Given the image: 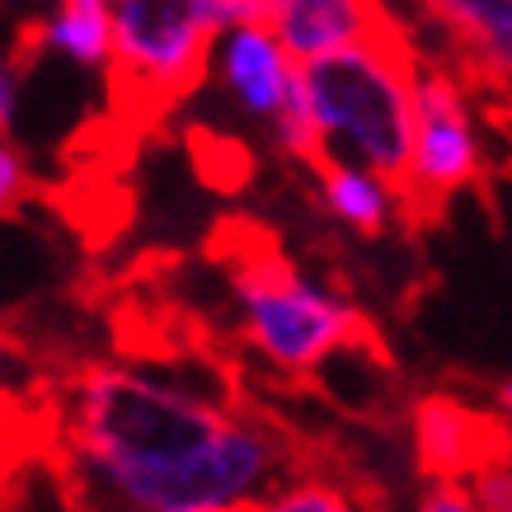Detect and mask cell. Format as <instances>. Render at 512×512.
Segmentation results:
<instances>
[{"mask_svg":"<svg viewBox=\"0 0 512 512\" xmlns=\"http://www.w3.org/2000/svg\"><path fill=\"white\" fill-rule=\"evenodd\" d=\"M24 80H29L24 62L0 52V132H15L19 109H24Z\"/></svg>","mask_w":512,"mask_h":512,"instance_id":"2e32d148","label":"cell"},{"mask_svg":"<svg viewBox=\"0 0 512 512\" xmlns=\"http://www.w3.org/2000/svg\"><path fill=\"white\" fill-rule=\"evenodd\" d=\"M409 437H414V461L423 480L466 484L480 466L512 456V423L451 390H428L414 400Z\"/></svg>","mask_w":512,"mask_h":512,"instance_id":"8992f818","label":"cell"},{"mask_svg":"<svg viewBox=\"0 0 512 512\" xmlns=\"http://www.w3.org/2000/svg\"><path fill=\"white\" fill-rule=\"evenodd\" d=\"M57 5H76V10H109V0H57Z\"/></svg>","mask_w":512,"mask_h":512,"instance_id":"44dd1931","label":"cell"},{"mask_svg":"<svg viewBox=\"0 0 512 512\" xmlns=\"http://www.w3.org/2000/svg\"><path fill=\"white\" fill-rule=\"evenodd\" d=\"M245 512H367L362 498L329 470H311L306 461L287 470L264 498H254Z\"/></svg>","mask_w":512,"mask_h":512,"instance_id":"7c38bea8","label":"cell"},{"mask_svg":"<svg viewBox=\"0 0 512 512\" xmlns=\"http://www.w3.org/2000/svg\"><path fill=\"white\" fill-rule=\"evenodd\" d=\"M423 47L390 19L372 38L296 66L325 160H353L400 184L414 137V76Z\"/></svg>","mask_w":512,"mask_h":512,"instance_id":"7a4b0ae2","label":"cell"},{"mask_svg":"<svg viewBox=\"0 0 512 512\" xmlns=\"http://www.w3.org/2000/svg\"><path fill=\"white\" fill-rule=\"evenodd\" d=\"M62 442L85 508L118 512L249 508L301 466L273 414L123 357L85 362L66 381Z\"/></svg>","mask_w":512,"mask_h":512,"instance_id":"6da1fadb","label":"cell"},{"mask_svg":"<svg viewBox=\"0 0 512 512\" xmlns=\"http://www.w3.org/2000/svg\"><path fill=\"white\" fill-rule=\"evenodd\" d=\"M268 132H273V146H278L282 156L296 160V165H306V170H315V165L325 160V151H320V132H315V118H311V109H306V94H301V80H296L292 94L282 99V109L273 113Z\"/></svg>","mask_w":512,"mask_h":512,"instance_id":"4fadbf2b","label":"cell"},{"mask_svg":"<svg viewBox=\"0 0 512 512\" xmlns=\"http://www.w3.org/2000/svg\"><path fill=\"white\" fill-rule=\"evenodd\" d=\"M0 512H5V498H0Z\"/></svg>","mask_w":512,"mask_h":512,"instance_id":"603a6c76","label":"cell"},{"mask_svg":"<svg viewBox=\"0 0 512 512\" xmlns=\"http://www.w3.org/2000/svg\"><path fill=\"white\" fill-rule=\"evenodd\" d=\"M489 104H494V113L503 118V127H512V71L489 90Z\"/></svg>","mask_w":512,"mask_h":512,"instance_id":"ac0fdd59","label":"cell"},{"mask_svg":"<svg viewBox=\"0 0 512 512\" xmlns=\"http://www.w3.org/2000/svg\"><path fill=\"white\" fill-rule=\"evenodd\" d=\"M207 76L217 80V90L245 118L268 127L296 85V62L282 52V43L268 33V24H235L212 47Z\"/></svg>","mask_w":512,"mask_h":512,"instance_id":"ba28073f","label":"cell"},{"mask_svg":"<svg viewBox=\"0 0 512 512\" xmlns=\"http://www.w3.org/2000/svg\"><path fill=\"white\" fill-rule=\"evenodd\" d=\"M85 512H118V508H85Z\"/></svg>","mask_w":512,"mask_h":512,"instance_id":"7402d4cb","label":"cell"},{"mask_svg":"<svg viewBox=\"0 0 512 512\" xmlns=\"http://www.w3.org/2000/svg\"><path fill=\"white\" fill-rule=\"evenodd\" d=\"M33 198V160L15 141V132H0V221H10Z\"/></svg>","mask_w":512,"mask_h":512,"instance_id":"5bb4252c","label":"cell"},{"mask_svg":"<svg viewBox=\"0 0 512 512\" xmlns=\"http://www.w3.org/2000/svg\"><path fill=\"white\" fill-rule=\"evenodd\" d=\"M470 498L480 512H512V456L503 461H489L466 480Z\"/></svg>","mask_w":512,"mask_h":512,"instance_id":"9a60e30c","label":"cell"},{"mask_svg":"<svg viewBox=\"0 0 512 512\" xmlns=\"http://www.w3.org/2000/svg\"><path fill=\"white\" fill-rule=\"evenodd\" d=\"M264 0H109V80L118 109L160 118L207 80L212 47L235 24H259Z\"/></svg>","mask_w":512,"mask_h":512,"instance_id":"277c9868","label":"cell"},{"mask_svg":"<svg viewBox=\"0 0 512 512\" xmlns=\"http://www.w3.org/2000/svg\"><path fill=\"white\" fill-rule=\"evenodd\" d=\"M419 19L442 43V62L475 90H494L512 71V0H414Z\"/></svg>","mask_w":512,"mask_h":512,"instance_id":"52a82bcc","label":"cell"},{"mask_svg":"<svg viewBox=\"0 0 512 512\" xmlns=\"http://www.w3.org/2000/svg\"><path fill=\"white\" fill-rule=\"evenodd\" d=\"M484 132L475 109V85L442 57L423 52L414 76V137L400 174L404 221H437L451 202L484 179Z\"/></svg>","mask_w":512,"mask_h":512,"instance_id":"5b68a950","label":"cell"},{"mask_svg":"<svg viewBox=\"0 0 512 512\" xmlns=\"http://www.w3.org/2000/svg\"><path fill=\"white\" fill-rule=\"evenodd\" d=\"M395 10L386 0H264V24L296 66L386 29Z\"/></svg>","mask_w":512,"mask_h":512,"instance_id":"9c48e42d","label":"cell"},{"mask_svg":"<svg viewBox=\"0 0 512 512\" xmlns=\"http://www.w3.org/2000/svg\"><path fill=\"white\" fill-rule=\"evenodd\" d=\"M160 512H245V508H212V503H184V508H160Z\"/></svg>","mask_w":512,"mask_h":512,"instance_id":"ffe728a7","label":"cell"},{"mask_svg":"<svg viewBox=\"0 0 512 512\" xmlns=\"http://www.w3.org/2000/svg\"><path fill=\"white\" fill-rule=\"evenodd\" d=\"M311 174L315 198L329 212V221H339L357 240H381L395 221H404L400 184L386 179V174L353 165V160H320Z\"/></svg>","mask_w":512,"mask_h":512,"instance_id":"30bf717a","label":"cell"},{"mask_svg":"<svg viewBox=\"0 0 512 512\" xmlns=\"http://www.w3.org/2000/svg\"><path fill=\"white\" fill-rule=\"evenodd\" d=\"M494 404H498V414L512 423V376L508 381H498V390H494Z\"/></svg>","mask_w":512,"mask_h":512,"instance_id":"d6986e66","label":"cell"},{"mask_svg":"<svg viewBox=\"0 0 512 512\" xmlns=\"http://www.w3.org/2000/svg\"><path fill=\"white\" fill-rule=\"evenodd\" d=\"M33 43L47 57H57L66 66H85V71H109L113 33H109V10H76V5H52V15L38 19Z\"/></svg>","mask_w":512,"mask_h":512,"instance_id":"8fae6325","label":"cell"},{"mask_svg":"<svg viewBox=\"0 0 512 512\" xmlns=\"http://www.w3.org/2000/svg\"><path fill=\"white\" fill-rule=\"evenodd\" d=\"M231 292L240 343L268 372L292 381L325 372L334 357L372 339V325L353 296L325 278H311L268 240L231 259Z\"/></svg>","mask_w":512,"mask_h":512,"instance_id":"3957f363","label":"cell"},{"mask_svg":"<svg viewBox=\"0 0 512 512\" xmlns=\"http://www.w3.org/2000/svg\"><path fill=\"white\" fill-rule=\"evenodd\" d=\"M414 512H480V508H475V498H470V489L461 480H428Z\"/></svg>","mask_w":512,"mask_h":512,"instance_id":"e0dca14e","label":"cell"}]
</instances>
